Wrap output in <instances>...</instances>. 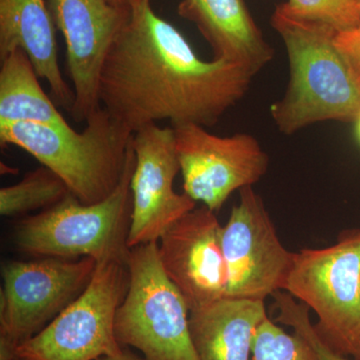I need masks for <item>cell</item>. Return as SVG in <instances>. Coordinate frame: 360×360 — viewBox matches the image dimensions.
Here are the masks:
<instances>
[{"label": "cell", "mask_w": 360, "mask_h": 360, "mask_svg": "<svg viewBox=\"0 0 360 360\" xmlns=\"http://www.w3.org/2000/svg\"><path fill=\"white\" fill-rule=\"evenodd\" d=\"M252 77L227 61L203 60L150 0H134L101 71L99 104L134 134L163 120L208 127L245 96Z\"/></svg>", "instance_id": "cell-1"}, {"label": "cell", "mask_w": 360, "mask_h": 360, "mask_svg": "<svg viewBox=\"0 0 360 360\" xmlns=\"http://www.w3.org/2000/svg\"><path fill=\"white\" fill-rule=\"evenodd\" d=\"M271 25L283 39L290 68L285 94L270 108L279 131L290 135L317 122H354L360 82L336 47L338 32L297 18L284 4L276 7Z\"/></svg>", "instance_id": "cell-2"}, {"label": "cell", "mask_w": 360, "mask_h": 360, "mask_svg": "<svg viewBox=\"0 0 360 360\" xmlns=\"http://www.w3.org/2000/svg\"><path fill=\"white\" fill-rule=\"evenodd\" d=\"M77 132L63 125L11 123L0 125V141L13 144L49 168L84 205L108 198L124 174L134 132L103 106Z\"/></svg>", "instance_id": "cell-3"}, {"label": "cell", "mask_w": 360, "mask_h": 360, "mask_svg": "<svg viewBox=\"0 0 360 360\" xmlns=\"http://www.w3.org/2000/svg\"><path fill=\"white\" fill-rule=\"evenodd\" d=\"M134 165L132 148L122 179L103 201L84 205L70 193L58 205L22 220L16 231L18 248L30 255L63 259L91 257L99 262L127 257Z\"/></svg>", "instance_id": "cell-4"}, {"label": "cell", "mask_w": 360, "mask_h": 360, "mask_svg": "<svg viewBox=\"0 0 360 360\" xmlns=\"http://www.w3.org/2000/svg\"><path fill=\"white\" fill-rule=\"evenodd\" d=\"M284 290L316 314L315 328L331 349L360 360V229L328 248L295 252Z\"/></svg>", "instance_id": "cell-5"}, {"label": "cell", "mask_w": 360, "mask_h": 360, "mask_svg": "<svg viewBox=\"0 0 360 360\" xmlns=\"http://www.w3.org/2000/svg\"><path fill=\"white\" fill-rule=\"evenodd\" d=\"M129 286L115 317L120 347L144 360H198L189 309L162 269L158 243L134 246L127 257Z\"/></svg>", "instance_id": "cell-6"}, {"label": "cell", "mask_w": 360, "mask_h": 360, "mask_svg": "<svg viewBox=\"0 0 360 360\" xmlns=\"http://www.w3.org/2000/svg\"><path fill=\"white\" fill-rule=\"evenodd\" d=\"M129 257V255H127ZM127 257L97 262L85 290L16 349L23 360H96L122 352L115 317L129 286Z\"/></svg>", "instance_id": "cell-7"}, {"label": "cell", "mask_w": 360, "mask_h": 360, "mask_svg": "<svg viewBox=\"0 0 360 360\" xmlns=\"http://www.w3.org/2000/svg\"><path fill=\"white\" fill-rule=\"evenodd\" d=\"M96 265L91 257L75 262L45 257L2 265L0 360L15 359L20 345L77 300L89 283Z\"/></svg>", "instance_id": "cell-8"}, {"label": "cell", "mask_w": 360, "mask_h": 360, "mask_svg": "<svg viewBox=\"0 0 360 360\" xmlns=\"http://www.w3.org/2000/svg\"><path fill=\"white\" fill-rule=\"evenodd\" d=\"M221 245L226 298L264 302L284 290L295 253L281 243L264 200L252 186L241 189L239 202L222 226Z\"/></svg>", "instance_id": "cell-9"}, {"label": "cell", "mask_w": 360, "mask_h": 360, "mask_svg": "<svg viewBox=\"0 0 360 360\" xmlns=\"http://www.w3.org/2000/svg\"><path fill=\"white\" fill-rule=\"evenodd\" d=\"M172 129L184 193L212 212H219L234 191L253 186L269 169V156L252 135L219 136L198 124Z\"/></svg>", "instance_id": "cell-10"}, {"label": "cell", "mask_w": 360, "mask_h": 360, "mask_svg": "<svg viewBox=\"0 0 360 360\" xmlns=\"http://www.w3.org/2000/svg\"><path fill=\"white\" fill-rule=\"evenodd\" d=\"M132 148L135 165L130 181L129 248L158 243L175 221L196 207L195 201L186 193L174 191L180 165L172 127H142L134 134Z\"/></svg>", "instance_id": "cell-11"}, {"label": "cell", "mask_w": 360, "mask_h": 360, "mask_svg": "<svg viewBox=\"0 0 360 360\" xmlns=\"http://www.w3.org/2000/svg\"><path fill=\"white\" fill-rule=\"evenodd\" d=\"M56 30L66 46V65L75 91L70 112L85 122L101 106L99 79L111 46L127 23L130 6L110 0H49Z\"/></svg>", "instance_id": "cell-12"}, {"label": "cell", "mask_w": 360, "mask_h": 360, "mask_svg": "<svg viewBox=\"0 0 360 360\" xmlns=\"http://www.w3.org/2000/svg\"><path fill=\"white\" fill-rule=\"evenodd\" d=\"M221 231L215 212L203 205L180 217L158 240L162 269L189 312L226 298Z\"/></svg>", "instance_id": "cell-13"}, {"label": "cell", "mask_w": 360, "mask_h": 360, "mask_svg": "<svg viewBox=\"0 0 360 360\" xmlns=\"http://www.w3.org/2000/svg\"><path fill=\"white\" fill-rule=\"evenodd\" d=\"M179 14L198 28L214 59L240 66L255 77L274 58L245 0H182Z\"/></svg>", "instance_id": "cell-14"}, {"label": "cell", "mask_w": 360, "mask_h": 360, "mask_svg": "<svg viewBox=\"0 0 360 360\" xmlns=\"http://www.w3.org/2000/svg\"><path fill=\"white\" fill-rule=\"evenodd\" d=\"M56 30L45 0H0V59L25 51L54 98L71 111L75 91L61 75Z\"/></svg>", "instance_id": "cell-15"}, {"label": "cell", "mask_w": 360, "mask_h": 360, "mask_svg": "<svg viewBox=\"0 0 360 360\" xmlns=\"http://www.w3.org/2000/svg\"><path fill=\"white\" fill-rule=\"evenodd\" d=\"M266 317L262 300L238 298L189 312L198 360H250L255 333Z\"/></svg>", "instance_id": "cell-16"}, {"label": "cell", "mask_w": 360, "mask_h": 360, "mask_svg": "<svg viewBox=\"0 0 360 360\" xmlns=\"http://www.w3.org/2000/svg\"><path fill=\"white\" fill-rule=\"evenodd\" d=\"M30 58L21 49L1 59L0 68V125L11 123L66 124L39 84Z\"/></svg>", "instance_id": "cell-17"}, {"label": "cell", "mask_w": 360, "mask_h": 360, "mask_svg": "<svg viewBox=\"0 0 360 360\" xmlns=\"http://www.w3.org/2000/svg\"><path fill=\"white\" fill-rule=\"evenodd\" d=\"M63 179L49 168L33 170L18 184L0 189V213L2 217L16 215L51 208L70 195Z\"/></svg>", "instance_id": "cell-18"}, {"label": "cell", "mask_w": 360, "mask_h": 360, "mask_svg": "<svg viewBox=\"0 0 360 360\" xmlns=\"http://www.w3.org/2000/svg\"><path fill=\"white\" fill-rule=\"evenodd\" d=\"M250 360H319L309 341L286 333L269 316L258 326Z\"/></svg>", "instance_id": "cell-19"}, {"label": "cell", "mask_w": 360, "mask_h": 360, "mask_svg": "<svg viewBox=\"0 0 360 360\" xmlns=\"http://www.w3.org/2000/svg\"><path fill=\"white\" fill-rule=\"evenodd\" d=\"M284 6L297 18L324 23L338 32L354 30L360 25L357 0H288Z\"/></svg>", "instance_id": "cell-20"}, {"label": "cell", "mask_w": 360, "mask_h": 360, "mask_svg": "<svg viewBox=\"0 0 360 360\" xmlns=\"http://www.w3.org/2000/svg\"><path fill=\"white\" fill-rule=\"evenodd\" d=\"M272 296L278 311L276 321L293 328L295 333L309 341L319 360H354L338 354L321 340L314 324L310 321L309 307L302 302H296L295 298L288 292L277 291Z\"/></svg>", "instance_id": "cell-21"}, {"label": "cell", "mask_w": 360, "mask_h": 360, "mask_svg": "<svg viewBox=\"0 0 360 360\" xmlns=\"http://www.w3.org/2000/svg\"><path fill=\"white\" fill-rule=\"evenodd\" d=\"M335 44L360 82V25L354 30L338 32Z\"/></svg>", "instance_id": "cell-22"}, {"label": "cell", "mask_w": 360, "mask_h": 360, "mask_svg": "<svg viewBox=\"0 0 360 360\" xmlns=\"http://www.w3.org/2000/svg\"><path fill=\"white\" fill-rule=\"evenodd\" d=\"M96 360H144L143 357H139V355L132 354L129 348L123 347L120 354L110 355V356H103Z\"/></svg>", "instance_id": "cell-23"}, {"label": "cell", "mask_w": 360, "mask_h": 360, "mask_svg": "<svg viewBox=\"0 0 360 360\" xmlns=\"http://www.w3.org/2000/svg\"><path fill=\"white\" fill-rule=\"evenodd\" d=\"M110 1L120 6H130L134 0H110Z\"/></svg>", "instance_id": "cell-24"}, {"label": "cell", "mask_w": 360, "mask_h": 360, "mask_svg": "<svg viewBox=\"0 0 360 360\" xmlns=\"http://www.w3.org/2000/svg\"><path fill=\"white\" fill-rule=\"evenodd\" d=\"M355 122V134H356L357 139H359V142L360 143V112L359 115H357L356 120Z\"/></svg>", "instance_id": "cell-25"}, {"label": "cell", "mask_w": 360, "mask_h": 360, "mask_svg": "<svg viewBox=\"0 0 360 360\" xmlns=\"http://www.w3.org/2000/svg\"><path fill=\"white\" fill-rule=\"evenodd\" d=\"M13 360H23V359H20V357H15V359H14Z\"/></svg>", "instance_id": "cell-26"}, {"label": "cell", "mask_w": 360, "mask_h": 360, "mask_svg": "<svg viewBox=\"0 0 360 360\" xmlns=\"http://www.w3.org/2000/svg\"><path fill=\"white\" fill-rule=\"evenodd\" d=\"M357 1H359V4H360V0H357Z\"/></svg>", "instance_id": "cell-27"}]
</instances>
